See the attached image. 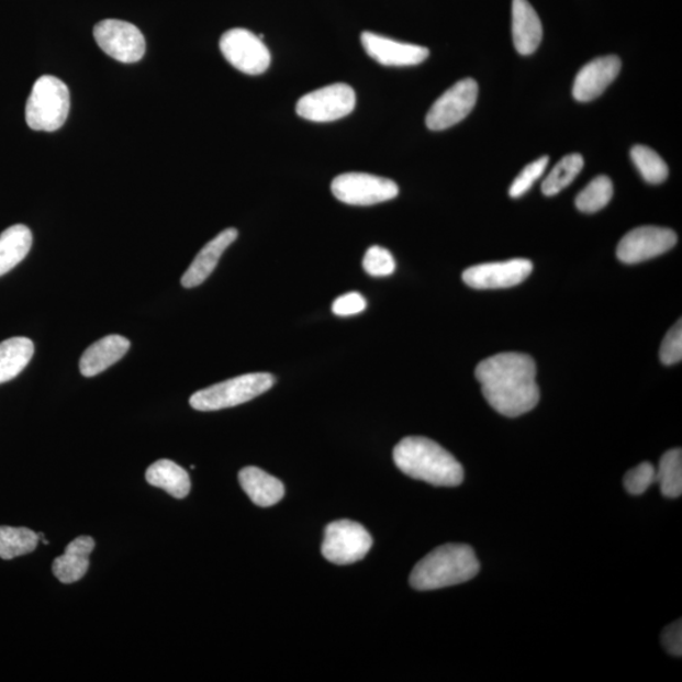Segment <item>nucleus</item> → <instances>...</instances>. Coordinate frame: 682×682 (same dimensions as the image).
Instances as JSON below:
<instances>
[{
  "instance_id": "f257e3e1",
  "label": "nucleus",
  "mask_w": 682,
  "mask_h": 682,
  "mask_svg": "<svg viewBox=\"0 0 682 682\" xmlns=\"http://www.w3.org/2000/svg\"><path fill=\"white\" fill-rule=\"evenodd\" d=\"M535 360L522 353H501L480 361L476 377L491 407L505 417L533 411L540 401Z\"/></svg>"
},
{
  "instance_id": "f03ea898",
  "label": "nucleus",
  "mask_w": 682,
  "mask_h": 682,
  "mask_svg": "<svg viewBox=\"0 0 682 682\" xmlns=\"http://www.w3.org/2000/svg\"><path fill=\"white\" fill-rule=\"evenodd\" d=\"M393 460L402 473L436 487H458L465 480L460 462L427 437L410 436L400 441Z\"/></svg>"
},
{
  "instance_id": "7ed1b4c3",
  "label": "nucleus",
  "mask_w": 682,
  "mask_h": 682,
  "mask_svg": "<svg viewBox=\"0 0 682 682\" xmlns=\"http://www.w3.org/2000/svg\"><path fill=\"white\" fill-rule=\"evenodd\" d=\"M480 570L476 552L468 545L448 544L437 547L412 570L410 584L428 592L454 586L474 579Z\"/></svg>"
},
{
  "instance_id": "20e7f679",
  "label": "nucleus",
  "mask_w": 682,
  "mask_h": 682,
  "mask_svg": "<svg viewBox=\"0 0 682 682\" xmlns=\"http://www.w3.org/2000/svg\"><path fill=\"white\" fill-rule=\"evenodd\" d=\"M69 112L70 91L66 83L55 76H41L25 104V121L30 128L44 132L60 130Z\"/></svg>"
},
{
  "instance_id": "39448f33",
  "label": "nucleus",
  "mask_w": 682,
  "mask_h": 682,
  "mask_svg": "<svg viewBox=\"0 0 682 682\" xmlns=\"http://www.w3.org/2000/svg\"><path fill=\"white\" fill-rule=\"evenodd\" d=\"M273 384L272 374H244L193 393L190 404L193 410L202 412L231 409L258 398Z\"/></svg>"
},
{
  "instance_id": "423d86ee",
  "label": "nucleus",
  "mask_w": 682,
  "mask_h": 682,
  "mask_svg": "<svg viewBox=\"0 0 682 682\" xmlns=\"http://www.w3.org/2000/svg\"><path fill=\"white\" fill-rule=\"evenodd\" d=\"M372 545V536L364 526L342 519L326 527L322 552L335 566H349L364 560Z\"/></svg>"
},
{
  "instance_id": "0eeeda50",
  "label": "nucleus",
  "mask_w": 682,
  "mask_h": 682,
  "mask_svg": "<svg viewBox=\"0 0 682 682\" xmlns=\"http://www.w3.org/2000/svg\"><path fill=\"white\" fill-rule=\"evenodd\" d=\"M332 191L344 204L369 206L394 199L400 190L398 183L384 177L349 172L335 177Z\"/></svg>"
},
{
  "instance_id": "6e6552de",
  "label": "nucleus",
  "mask_w": 682,
  "mask_h": 682,
  "mask_svg": "<svg viewBox=\"0 0 682 682\" xmlns=\"http://www.w3.org/2000/svg\"><path fill=\"white\" fill-rule=\"evenodd\" d=\"M356 91L347 83H333L303 96L297 113L311 122L326 123L342 120L356 108Z\"/></svg>"
},
{
  "instance_id": "1a4fd4ad",
  "label": "nucleus",
  "mask_w": 682,
  "mask_h": 682,
  "mask_svg": "<svg viewBox=\"0 0 682 682\" xmlns=\"http://www.w3.org/2000/svg\"><path fill=\"white\" fill-rule=\"evenodd\" d=\"M94 38L108 56L123 64L138 63L146 53L145 36L128 22L101 21L94 27Z\"/></svg>"
},
{
  "instance_id": "9d476101",
  "label": "nucleus",
  "mask_w": 682,
  "mask_h": 682,
  "mask_svg": "<svg viewBox=\"0 0 682 682\" xmlns=\"http://www.w3.org/2000/svg\"><path fill=\"white\" fill-rule=\"evenodd\" d=\"M221 51L227 63L247 75L264 74L271 64V54L262 38L248 30L225 32L221 38Z\"/></svg>"
},
{
  "instance_id": "9b49d317",
  "label": "nucleus",
  "mask_w": 682,
  "mask_h": 682,
  "mask_svg": "<svg viewBox=\"0 0 682 682\" xmlns=\"http://www.w3.org/2000/svg\"><path fill=\"white\" fill-rule=\"evenodd\" d=\"M478 100V83L473 79L460 80L435 101L426 115L432 131H444L465 121Z\"/></svg>"
},
{
  "instance_id": "f8f14e48",
  "label": "nucleus",
  "mask_w": 682,
  "mask_h": 682,
  "mask_svg": "<svg viewBox=\"0 0 682 682\" xmlns=\"http://www.w3.org/2000/svg\"><path fill=\"white\" fill-rule=\"evenodd\" d=\"M678 242L675 232L660 226H639L622 238L617 248L620 262L636 265L659 257Z\"/></svg>"
},
{
  "instance_id": "ddd939ff",
  "label": "nucleus",
  "mask_w": 682,
  "mask_h": 682,
  "mask_svg": "<svg viewBox=\"0 0 682 682\" xmlns=\"http://www.w3.org/2000/svg\"><path fill=\"white\" fill-rule=\"evenodd\" d=\"M533 271L530 260L511 259L470 267L462 273V281L476 290L510 289L526 281Z\"/></svg>"
},
{
  "instance_id": "4468645a",
  "label": "nucleus",
  "mask_w": 682,
  "mask_h": 682,
  "mask_svg": "<svg viewBox=\"0 0 682 682\" xmlns=\"http://www.w3.org/2000/svg\"><path fill=\"white\" fill-rule=\"evenodd\" d=\"M360 40L369 57L384 66H415L424 63L429 55L426 47L404 44L372 32L361 33Z\"/></svg>"
},
{
  "instance_id": "2eb2a0df",
  "label": "nucleus",
  "mask_w": 682,
  "mask_h": 682,
  "mask_svg": "<svg viewBox=\"0 0 682 682\" xmlns=\"http://www.w3.org/2000/svg\"><path fill=\"white\" fill-rule=\"evenodd\" d=\"M622 63L617 56L597 57L586 64L575 78L572 96L581 103L601 97L603 92L617 79Z\"/></svg>"
},
{
  "instance_id": "dca6fc26",
  "label": "nucleus",
  "mask_w": 682,
  "mask_h": 682,
  "mask_svg": "<svg viewBox=\"0 0 682 682\" xmlns=\"http://www.w3.org/2000/svg\"><path fill=\"white\" fill-rule=\"evenodd\" d=\"M237 238L238 231L234 230V227H230V230L223 231L221 234H217L213 241H210L206 246L199 251V255L193 259L188 271L182 276L181 283L183 288L193 289L204 283L206 278L214 272L223 253L230 248Z\"/></svg>"
},
{
  "instance_id": "f3484780",
  "label": "nucleus",
  "mask_w": 682,
  "mask_h": 682,
  "mask_svg": "<svg viewBox=\"0 0 682 682\" xmlns=\"http://www.w3.org/2000/svg\"><path fill=\"white\" fill-rule=\"evenodd\" d=\"M512 36L518 54L533 55L543 41L540 16L528 0H513Z\"/></svg>"
},
{
  "instance_id": "a211bd4d",
  "label": "nucleus",
  "mask_w": 682,
  "mask_h": 682,
  "mask_svg": "<svg viewBox=\"0 0 682 682\" xmlns=\"http://www.w3.org/2000/svg\"><path fill=\"white\" fill-rule=\"evenodd\" d=\"M131 348V342L121 335H108L83 351L80 359V372L94 377L121 360Z\"/></svg>"
},
{
  "instance_id": "6ab92c4d",
  "label": "nucleus",
  "mask_w": 682,
  "mask_h": 682,
  "mask_svg": "<svg viewBox=\"0 0 682 682\" xmlns=\"http://www.w3.org/2000/svg\"><path fill=\"white\" fill-rule=\"evenodd\" d=\"M96 541L90 536H80L66 546L64 555L54 561L55 577L64 584H72L82 579L89 570V556Z\"/></svg>"
},
{
  "instance_id": "aec40b11",
  "label": "nucleus",
  "mask_w": 682,
  "mask_h": 682,
  "mask_svg": "<svg viewBox=\"0 0 682 682\" xmlns=\"http://www.w3.org/2000/svg\"><path fill=\"white\" fill-rule=\"evenodd\" d=\"M239 482L250 501L259 507H271L283 499L284 485L281 480L269 476L262 469L256 467L242 469Z\"/></svg>"
},
{
  "instance_id": "412c9836",
  "label": "nucleus",
  "mask_w": 682,
  "mask_h": 682,
  "mask_svg": "<svg viewBox=\"0 0 682 682\" xmlns=\"http://www.w3.org/2000/svg\"><path fill=\"white\" fill-rule=\"evenodd\" d=\"M146 479L150 485L161 488L177 500L185 499L191 491L188 471L171 460L154 462L146 471Z\"/></svg>"
},
{
  "instance_id": "4be33fe9",
  "label": "nucleus",
  "mask_w": 682,
  "mask_h": 682,
  "mask_svg": "<svg viewBox=\"0 0 682 682\" xmlns=\"http://www.w3.org/2000/svg\"><path fill=\"white\" fill-rule=\"evenodd\" d=\"M32 233L27 226L16 224L0 234V277L27 257L32 247Z\"/></svg>"
},
{
  "instance_id": "5701e85b",
  "label": "nucleus",
  "mask_w": 682,
  "mask_h": 682,
  "mask_svg": "<svg viewBox=\"0 0 682 682\" xmlns=\"http://www.w3.org/2000/svg\"><path fill=\"white\" fill-rule=\"evenodd\" d=\"M35 345L27 338H12L0 343V384L12 381L29 366Z\"/></svg>"
},
{
  "instance_id": "b1692460",
  "label": "nucleus",
  "mask_w": 682,
  "mask_h": 682,
  "mask_svg": "<svg viewBox=\"0 0 682 682\" xmlns=\"http://www.w3.org/2000/svg\"><path fill=\"white\" fill-rule=\"evenodd\" d=\"M38 534L25 527L0 526V559L12 560L37 549Z\"/></svg>"
},
{
  "instance_id": "393cba45",
  "label": "nucleus",
  "mask_w": 682,
  "mask_h": 682,
  "mask_svg": "<svg viewBox=\"0 0 682 682\" xmlns=\"http://www.w3.org/2000/svg\"><path fill=\"white\" fill-rule=\"evenodd\" d=\"M656 483L668 499H679L682 493V451L672 449L662 455L659 469H656Z\"/></svg>"
},
{
  "instance_id": "a878e982",
  "label": "nucleus",
  "mask_w": 682,
  "mask_h": 682,
  "mask_svg": "<svg viewBox=\"0 0 682 682\" xmlns=\"http://www.w3.org/2000/svg\"><path fill=\"white\" fill-rule=\"evenodd\" d=\"M584 158L579 154L568 155L560 159V163L552 168L543 182V192L546 197H554L577 179L583 170Z\"/></svg>"
},
{
  "instance_id": "bb28decb",
  "label": "nucleus",
  "mask_w": 682,
  "mask_h": 682,
  "mask_svg": "<svg viewBox=\"0 0 682 682\" xmlns=\"http://www.w3.org/2000/svg\"><path fill=\"white\" fill-rule=\"evenodd\" d=\"M613 198V183L608 176H597L575 199L581 213L593 214L610 204Z\"/></svg>"
},
{
  "instance_id": "cd10ccee",
  "label": "nucleus",
  "mask_w": 682,
  "mask_h": 682,
  "mask_svg": "<svg viewBox=\"0 0 682 682\" xmlns=\"http://www.w3.org/2000/svg\"><path fill=\"white\" fill-rule=\"evenodd\" d=\"M630 158L648 183H662L668 179L669 167L667 163L650 147L635 146L630 149Z\"/></svg>"
},
{
  "instance_id": "c85d7f7f",
  "label": "nucleus",
  "mask_w": 682,
  "mask_h": 682,
  "mask_svg": "<svg viewBox=\"0 0 682 682\" xmlns=\"http://www.w3.org/2000/svg\"><path fill=\"white\" fill-rule=\"evenodd\" d=\"M547 165H549V157L547 156L538 158L536 161L527 165L516 177L515 181L512 182L510 197L517 199L525 195V193L534 187V183L545 174Z\"/></svg>"
},
{
  "instance_id": "c756f323",
  "label": "nucleus",
  "mask_w": 682,
  "mask_h": 682,
  "mask_svg": "<svg viewBox=\"0 0 682 682\" xmlns=\"http://www.w3.org/2000/svg\"><path fill=\"white\" fill-rule=\"evenodd\" d=\"M366 272L373 277L391 276L395 269L394 258L390 250L382 247H370L364 259Z\"/></svg>"
},
{
  "instance_id": "7c9ffc66",
  "label": "nucleus",
  "mask_w": 682,
  "mask_h": 682,
  "mask_svg": "<svg viewBox=\"0 0 682 682\" xmlns=\"http://www.w3.org/2000/svg\"><path fill=\"white\" fill-rule=\"evenodd\" d=\"M623 483H625L628 493L641 495L656 483V468L651 462H642V465L627 471Z\"/></svg>"
},
{
  "instance_id": "2f4dec72",
  "label": "nucleus",
  "mask_w": 682,
  "mask_h": 682,
  "mask_svg": "<svg viewBox=\"0 0 682 682\" xmlns=\"http://www.w3.org/2000/svg\"><path fill=\"white\" fill-rule=\"evenodd\" d=\"M660 358L664 366L678 365L682 358V325L681 320L664 335L661 344Z\"/></svg>"
},
{
  "instance_id": "473e14b6",
  "label": "nucleus",
  "mask_w": 682,
  "mask_h": 682,
  "mask_svg": "<svg viewBox=\"0 0 682 682\" xmlns=\"http://www.w3.org/2000/svg\"><path fill=\"white\" fill-rule=\"evenodd\" d=\"M367 301L358 292H349L336 299L333 303V313L338 316H351L364 313Z\"/></svg>"
},
{
  "instance_id": "72a5a7b5",
  "label": "nucleus",
  "mask_w": 682,
  "mask_h": 682,
  "mask_svg": "<svg viewBox=\"0 0 682 682\" xmlns=\"http://www.w3.org/2000/svg\"><path fill=\"white\" fill-rule=\"evenodd\" d=\"M662 646L670 655H682V625L681 619L664 628L661 636Z\"/></svg>"
}]
</instances>
